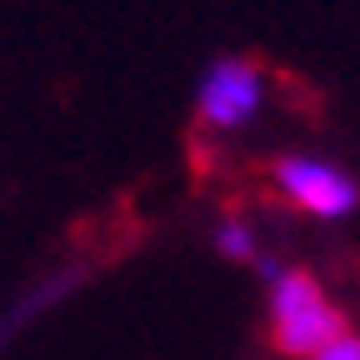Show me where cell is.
Listing matches in <instances>:
<instances>
[{"mask_svg":"<svg viewBox=\"0 0 360 360\" xmlns=\"http://www.w3.org/2000/svg\"><path fill=\"white\" fill-rule=\"evenodd\" d=\"M215 245H220V255H231V260H255V236H250V225H245L240 215L220 220Z\"/></svg>","mask_w":360,"mask_h":360,"instance_id":"277c9868","label":"cell"},{"mask_svg":"<svg viewBox=\"0 0 360 360\" xmlns=\"http://www.w3.org/2000/svg\"><path fill=\"white\" fill-rule=\"evenodd\" d=\"M345 315L326 300V290L315 285L305 270H285L270 290V345L290 360H315L335 335H345Z\"/></svg>","mask_w":360,"mask_h":360,"instance_id":"6da1fadb","label":"cell"},{"mask_svg":"<svg viewBox=\"0 0 360 360\" xmlns=\"http://www.w3.org/2000/svg\"><path fill=\"white\" fill-rule=\"evenodd\" d=\"M260 101H265V70L255 60H245V56H225L200 75L195 115L210 130H236L260 110Z\"/></svg>","mask_w":360,"mask_h":360,"instance_id":"7a4b0ae2","label":"cell"},{"mask_svg":"<svg viewBox=\"0 0 360 360\" xmlns=\"http://www.w3.org/2000/svg\"><path fill=\"white\" fill-rule=\"evenodd\" d=\"M315 360H360V335H350V330H345V335H335V340H330L321 355H315Z\"/></svg>","mask_w":360,"mask_h":360,"instance_id":"5b68a950","label":"cell"},{"mask_svg":"<svg viewBox=\"0 0 360 360\" xmlns=\"http://www.w3.org/2000/svg\"><path fill=\"white\" fill-rule=\"evenodd\" d=\"M270 180L281 186V195H290V205L310 210V215H321V220H340L360 205V186L326 165V160H305V155H285L270 165Z\"/></svg>","mask_w":360,"mask_h":360,"instance_id":"3957f363","label":"cell"}]
</instances>
